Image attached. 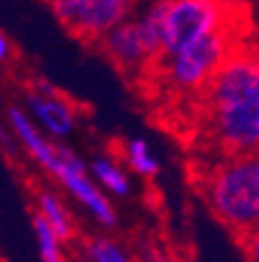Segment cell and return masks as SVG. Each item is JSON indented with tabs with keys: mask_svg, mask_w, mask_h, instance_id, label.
<instances>
[{
	"mask_svg": "<svg viewBox=\"0 0 259 262\" xmlns=\"http://www.w3.org/2000/svg\"><path fill=\"white\" fill-rule=\"evenodd\" d=\"M122 162L126 164V169L131 171L138 178H157L159 171H161V164H159V157L154 155L152 145L145 141V138H129L124 141V152H122Z\"/></svg>",
	"mask_w": 259,
	"mask_h": 262,
	"instance_id": "11",
	"label": "cell"
},
{
	"mask_svg": "<svg viewBox=\"0 0 259 262\" xmlns=\"http://www.w3.org/2000/svg\"><path fill=\"white\" fill-rule=\"evenodd\" d=\"M35 213H38L49 227L54 229L65 244H70V241L75 239V220H73V213L68 211L65 202L54 190H47V187L35 190Z\"/></svg>",
	"mask_w": 259,
	"mask_h": 262,
	"instance_id": "10",
	"label": "cell"
},
{
	"mask_svg": "<svg viewBox=\"0 0 259 262\" xmlns=\"http://www.w3.org/2000/svg\"><path fill=\"white\" fill-rule=\"evenodd\" d=\"M203 196L215 218L245 236L259 227V155H229L205 176Z\"/></svg>",
	"mask_w": 259,
	"mask_h": 262,
	"instance_id": "2",
	"label": "cell"
},
{
	"mask_svg": "<svg viewBox=\"0 0 259 262\" xmlns=\"http://www.w3.org/2000/svg\"><path fill=\"white\" fill-rule=\"evenodd\" d=\"M243 251L248 262H259V227L243 236Z\"/></svg>",
	"mask_w": 259,
	"mask_h": 262,
	"instance_id": "14",
	"label": "cell"
},
{
	"mask_svg": "<svg viewBox=\"0 0 259 262\" xmlns=\"http://www.w3.org/2000/svg\"><path fill=\"white\" fill-rule=\"evenodd\" d=\"M133 5L135 0H75L56 19L77 38L98 42L114 26L133 16Z\"/></svg>",
	"mask_w": 259,
	"mask_h": 262,
	"instance_id": "8",
	"label": "cell"
},
{
	"mask_svg": "<svg viewBox=\"0 0 259 262\" xmlns=\"http://www.w3.org/2000/svg\"><path fill=\"white\" fill-rule=\"evenodd\" d=\"M33 236H35L40 262H68L65 260V241L40 218L38 213H33Z\"/></svg>",
	"mask_w": 259,
	"mask_h": 262,
	"instance_id": "12",
	"label": "cell"
},
{
	"mask_svg": "<svg viewBox=\"0 0 259 262\" xmlns=\"http://www.w3.org/2000/svg\"><path fill=\"white\" fill-rule=\"evenodd\" d=\"M203 134L222 157L259 155V54L231 49L203 89Z\"/></svg>",
	"mask_w": 259,
	"mask_h": 262,
	"instance_id": "1",
	"label": "cell"
},
{
	"mask_svg": "<svg viewBox=\"0 0 259 262\" xmlns=\"http://www.w3.org/2000/svg\"><path fill=\"white\" fill-rule=\"evenodd\" d=\"M89 171L110 199H126L133 192L131 185V171L124 162H119L114 155H96L89 159Z\"/></svg>",
	"mask_w": 259,
	"mask_h": 262,
	"instance_id": "9",
	"label": "cell"
},
{
	"mask_svg": "<svg viewBox=\"0 0 259 262\" xmlns=\"http://www.w3.org/2000/svg\"><path fill=\"white\" fill-rule=\"evenodd\" d=\"M231 49L233 47L227 28L213 33V35H205V38L196 40L159 61L163 80L175 92H203L205 84L215 77L220 66L224 63V59L231 54Z\"/></svg>",
	"mask_w": 259,
	"mask_h": 262,
	"instance_id": "4",
	"label": "cell"
},
{
	"mask_svg": "<svg viewBox=\"0 0 259 262\" xmlns=\"http://www.w3.org/2000/svg\"><path fill=\"white\" fill-rule=\"evenodd\" d=\"M140 262H175V260H171L166 253L147 246V248H143V253H140Z\"/></svg>",
	"mask_w": 259,
	"mask_h": 262,
	"instance_id": "15",
	"label": "cell"
},
{
	"mask_svg": "<svg viewBox=\"0 0 259 262\" xmlns=\"http://www.w3.org/2000/svg\"><path fill=\"white\" fill-rule=\"evenodd\" d=\"M98 47L124 75H140L152 63H159L163 52V0H154L114 26L98 40Z\"/></svg>",
	"mask_w": 259,
	"mask_h": 262,
	"instance_id": "3",
	"label": "cell"
},
{
	"mask_svg": "<svg viewBox=\"0 0 259 262\" xmlns=\"http://www.w3.org/2000/svg\"><path fill=\"white\" fill-rule=\"evenodd\" d=\"M84 257L86 262H138L135 257H131L124 246H119L108 236H96V239L86 241Z\"/></svg>",
	"mask_w": 259,
	"mask_h": 262,
	"instance_id": "13",
	"label": "cell"
},
{
	"mask_svg": "<svg viewBox=\"0 0 259 262\" xmlns=\"http://www.w3.org/2000/svg\"><path fill=\"white\" fill-rule=\"evenodd\" d=\"M42 171L49 178L59 180L61 187H63L101 227L112 229L114 225H117V208H114L112 199H110V196L98 187L96 180H93L91 171H89V162H84L73 147H68L65 143H56L54 157L49 159V164Z\"/></svg>",
	"mask_w": 259,
	"mask_h": 262,
	"instance_id": "5",
	"label": "cell"
},
{
	"mask_svg": "<svg viewBox=\"0 0 259 262\" xmlns=\"http://www.w3.org/2000/svg\"><path fill=\"white\" fill-rule=\"evenodd\" d=\"M23 108L52 141L65 143L80 124V110L75 103L47 80H35L28 87L23 94Z\"/></svg>",
	"mask_w": 259,
	"mask_h": 262,
	"instance_id": "7",
	"label": "cell"
},
{
	"mask_svg": "<svg viewBox=\"0 0 259 262\" xmlns=\"http://www.w3.org/2000/svg\"><path fill=\"white\" fill-rule=\"evenodd\" d=\"M224 28L227 16L222 0H163L161 59Z\"/></svg>",
	"mask_w": 259,
	"mask_h": 262,
	"instance_id": "6",
	"label": "cell"
}]
</instances>
